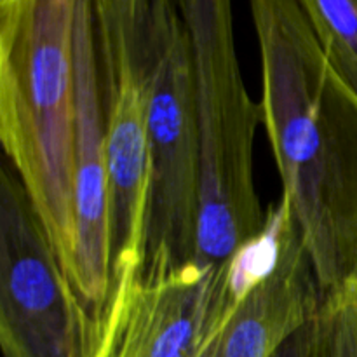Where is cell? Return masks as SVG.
<instances>
[{
  "instance_id": "6da1fadb",
  "label": "cell",
  "mask_w": 357,
  "mask_h": 357,
  "mask_svg": "<svg viewBox=\"0 0 357 357\" xmlns=\"http://www.w3.org/2000/svg\"><path fill=\"white\" fill-rule=\"evenodd\" d=\"M260 119L324 295L357 281V94L298 0H250Z\"/></svg>"
},
{
  "instance_id": "7a4b0ae2",
  "label": "cell",
  "mask_w": 357,
  "mask_h": 357,
  "mask_svg": "<svg viewBox=\"0 0 357 357\" xmlns=\"http://www.w3.org/2000/svg\"><path fill=\"white\" fill-rule=\"evenodd\" d=\"M94 0H0V142L70 279L77 251V40Z\"/></svg>"
},
{
  "instance_id": "3957f363",
  "label": "cell",
  "mask_w": 357,
  "mask_h": 357,
  "mask_svg": "<svg viewBox=\"0 0 357 357\" xmlns=\"http://www.w3.org/2000/svg\"><path fill=\"white\" fill-rule=\"evenodd\" d=\"M190 45L201 139L199 261L218 265L265 225L255 187L253 150L260 105L237 59L232 0H173Z\"/></svg>"
},
{
  "instance_id": "277c9868",
  "label": "cell",
  "mask_w": 357,
  "mask_h": 357,
  "mask_svg": "<svg viewBox=\"0 0 357 357\" xmlns=\"http://www.w3.org/2000/svg\"><path fill=\"white\" fill-rule=\"evenodd\" d=\"M103 328L7 162L0 173V347L3 357H101Z\"/></svg>"
},
{
  "instance_id": "5b68a950",
  "label": "cell",
  "mask_w": 357,
  "mask_h": 357,
  "mask_svg": "<svg viewBox=\"0 0 357 357\" xmlns=\"http://www.w3.org/2000/svg\"><path fill=\"white\" fill-rule=\"evenodd\" d=\"M201 139L183 23L149 87V206L138 279L155 281L199 261Z\"/></svg>"
},
{
  "instance_id": "8992f818",
  "label": "cell",
  "mask_w": 357,
  "mask_h": 357,
  "mask_svg": "<svg viewBox=\"0 0 357 357\" xmlns=\"http://www.w3.org/2000/svg\"><path fill=\"white\" fill-rule=\"evenodd\" d=\"M244 298L225 261H195L155 281L122 279L105 316L115 324L107 357H201Z\"/></svg>"
},
{
  "instance_id": "52a82bcc",
  "label": "cell",
  "mask_w": 357,
  "mask_h": 357,
  "mask_svg": "<svg viewBox=\"0 0 357 357\" xmlns=\"http://www.w3.org/2000/svg\"><path fill=\"white\" fill-rule=\"evenodd\" d=\"M75 227L72 282L105 333V316L114 295V275L108 239L107 110L94 2L84 10L77 40Z\"/></svg>"
},
{
  "instance_id": "ba28073f",
  "label": "cell",
  "mask_w": 357,
  "mask_h": 357,
  "mask_svg": "<svg viewBox=\"0 0 357 357\" xmlns=\"http://www.w3.org/2000/svg\"><path fill=\"white\" fill-rule=\"evenodd\" d=\"M149 87L122 80L105 101L114 289L122 279H138L143 264L149 206Z\"/></svg>"
},
{
  "instance_id": "9c48e42d",
  "label": "cell",
  "mask_w": 357,
  "mask_h": 357,
  "mask_svg": "<svg viewBox=\"0 0 357 357\" xmlns=\"http://www.w3.org/2000/svg\"><path fill=\"white\" fill-rule=\"evenodd\" d=\"M323 302L324 293L295 223L275 271L230 314L201 357H275L319 314Z\"/></svg>"
},
{
  "instance_id": "30bf717a",
  "label": "cell",
  "mask_w": 357,
  "mask_h": 357,
  "mask_svg": "<svg viewBox=\"0 0 357 357\" xmlns=\"http://www.w3.org/2000/svg\"><path fill=\"white\" fill-rule=\"evenodd\" d=\"M105 100L122 80L150 86L181 20L173 0H94Z\"/></svg>"
},
{
  "instance_id": "8fae6325",
  "label": "cell",
  "mask_w": 357,
  "mask_h": 357,
  "mask_svg": "<svg viewBox=\"0 0 357 357\" xmlns=\"http://www.w3.org/2000/svg\"><path fill=\"white\" fill-rule=\"evenodd\" d=\"M342 79L357 94V0H298Z\"/></svg>"
},
{
  "instance_id": "7c38bea8",
  "label": "cell",
  "mask_w": 357,
  "mask_h": 357,
  "mask_svg": "<svg viewBox=\"0 0 357 357\" xmlns=\"http://www.w3.org/2000/svg\"><path fill=\"white\" fill-rule=\"evenodd\" d=\"M331 357H357V281L324 295Z\"/></svg>"
},
{
  "instance_id": "4fadbf2b",
  "label": "cell",
  "mask_w": 357,
  "mask_h": 357,
  "mask_svg": "<svg viewBox=\"0 0 357 357\" xmlns=\"http://www.w3.org/2000/svg\"><path fill=\"white\" fill-rule=\"evenodd\" d=\"M275 357H331L328 324L323 307L319 314L296 331Z\"/></svg>"
}]
</instances>
